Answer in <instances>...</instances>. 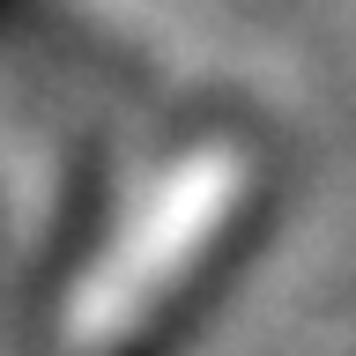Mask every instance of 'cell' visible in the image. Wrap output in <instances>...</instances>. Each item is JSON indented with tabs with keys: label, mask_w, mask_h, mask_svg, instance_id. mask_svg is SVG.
I'll return each mask as SVG.
<instances>
[{
	"label": "cell",
	"mask_w": 356,
	"mask_h": 356,
	"mask_svg": "<svg viewBox=\"0 0 356 356\" xmlns=\"http://www.w3.org/2000/svg\"><path fill=\"white\" fill-rule=\"evenodd\" d=\"M252 186L260 163L230 134H208L149 171V186L97 230V252L74 267L38 356H149L230 245Z\"/></svg>",
	"instance_id": "6da1fadb"
}]
</instances>
